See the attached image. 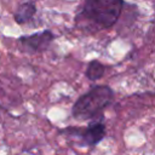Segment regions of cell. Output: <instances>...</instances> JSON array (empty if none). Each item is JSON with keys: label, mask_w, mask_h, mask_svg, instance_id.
Here are the masks:
<instances>
[{"label": "cell", "mask_w": 155, "mask_h": 155, "mask_svg": "<svg viewBox=\"0 0 155 155\" xmlns=\"http://www.w3.org/2000/svg\"><path fill=\"white\" fill-rule=\"evenodd\" d=\"M125 5L122 0H86L75 13V25L87 34L110 29L120 19Z\"/></svg>", "instance_id": "obj_1"}, {"label": "cell", "mask_w": 155, "mask_h": 155, "mask_svg": "<svg viewBox=\"0 0 155 155\" xmlns=\"http://www.w3.org/2000/svg\"><path fill=\"white\" fill-rule=\"evenodd\" d=\"M115 91L109 85H94L82 93L71 107V116L78 121L104 117V110L113 103Z\"/></svg>", "instance_id": "obj_2"}, {"label": "cell", "mask_w": 155, "mask_h": 155, "mask_svg": "<svg viewBox=\"0 0 155 155\" xmlns=\"http://www.w3.org/2000/svg\"><path fill=\"white\" fill-rule=\"evenodd\" d=\"M65 132L69 136H74L79 139V144L81 147L94 148L98 145L107 136V126L104 122V117H99L92 120L85 127L80 128H67Z\"/></svg>", "instance_id": "obj_3"}, {"label": "cell", "mask_w": 155, "mask_h": 155, "mask_svg": "<svg viewBox=\"0 0 155 155\" xmlns=\"http://www.w3.org/2000/svg\"><path fill=\"white\" fill-rule=\"evenodd\" d=\"M56 39V34L50 29H44L29 35H22L17 39L19 51L27 54H38L46 52Z\"/></svg>", "instance_id": "obj_4"}, {"label": "cell", "mask_w": 155, "mask_h": 155, "mask_svg": "<svg viewBox=\"0 0 155 155\" xmlns=\"http://www.w3.org/2000/svg\"><path fill=\"white\" fill-rule=\"evenodd\" d=\"M36 12H38V8L34 1H24V2H21L16 7L13 12V19L17 24L23 25V24L29 23L34 18Z\"/></svg>", "instance_id": "obj_5"}, {"label": "cell", "mask_w": 155, "mask_h": 155, "mask_svg": "<svg viewBox=\"0 0 155 155\" xmlns=\"http://www.w3.org/2000/svg\"><path fill=\"white\" fill-rule=\"evenodd\" d=\"M105 70H107V65L104 63H102L98 59H91L86 65L85 78L90 81H97L104 76Z\"/></svg>", "instance_id": "obj_6"}]
</instances>
